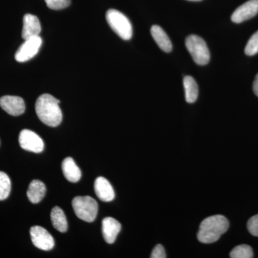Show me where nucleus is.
Wrapping results in <instances>:
<instances>
[{
	"instance_id": "nucleus-11",
	"label": "nucleus",
	"mask_w": 258,
	"mask_h": 258,
	"mask_svg": "<svg viewBox=\"0 0 258 258\" xmlns=\"http://www.w3.org/2000/svg\"><path fill=\"white\" fill-rule=\"evenodd\" d=\"M121 230L119 222L112 217H106L102 221V232L103 238L108 244H113Z\"/></svg>"
},
{
	"instance_id": "nucleus-18",
	"label": "nucleus",
	"mask_w": 258,
	"mask_h": 258,
	"mask_svg": "<svg viewBox=\"0 0 258 258\" xmlns=\"http://www.w3.org/2000/svg\"><path fill=\"white\" fill-rule=\"evenodd\" d=\"M185 91V99L187 103H193L197 101L199 95L198 83L191 76H185L183 82Z\"/></svg>"
},
{
	"instance_id": "nucleus-5",
	"label": "nucleus",
	"mask_w": 258,
	"mask_h": 258,
	"mask_svg": "<svg viewBox=\"0 0 258 258\" xmlns=\"http://www.w3.org/2000/svg\"><path fill=\"white\" fill-rule=\"evenodd\" d=\"M186 48L194 61L199 66H205L209 63L210 60V52L206 42L202 37L198 35H189L185 41Z\"/></svg>"
},
{
	"instance_id": "nucleus-4",
	"label": "nucleus",
	"mask_w": 258,
	"mask_h": 258,
	"mask_svg": "<svg viewBox=\"0 0 258 258\" xmlns=\"http://www.w3.org/2000/svg\"><path fill=\"white\" fill-rule=\"evenodd\" d=\"M73 208L76 216L83 221L92 222L98 214V203L89 196L76 197L72 202Z\"/></svg>"
},
{
	"instance_id": "nucleus-3",
	"label": "nucleus",
	"mask_w": 258,
	"mask_h": 258,
	"mask_svg": "<svg viewBox=\"0 0 258 258\" xmlns=\"http://www.w3.org/2000/svg\"><path fill=\"white\" fill-rule=\"evenodd\" d=\"M107 23L113 32L124 40H129L133 35L131 22L123 13L116 10H109L106 13Z\"/></svg>"
},
{
	"instance_id": "nucleus-2",
	"label": "nucleus",
	"mask_w": 258,
	"mask_h": 258,
	"mask_svg": "<svg viewBox=\"0 0 258 258\" xmlns=\"http://www.w3.org/2000/svg\"><path fill=\"white\" fill-rule=\"evenodd\" d=\"M229 222L225 217L222 215L209 217L200 224L198 240L202 243H213L227 232Z\"/></svg>"
},
{
	"instance_id": "nucleus-22",
	"label": "nucleus",
	"mask_w": 258,
	"mask_h": 258,
	"mask_svg": "<svg viewBox=\"0 0 258 258\" xmlns=\"http://www.w3.org/2000/svg\"><path fill=\"white\" fill-rule=\"evenodd\" d=\"M71 0H45L47 6L53 10L64 9L71 5Z\"/></svg>"
},
{
	"instance_id": "nucleus-17",
	"label": "nucleus",
	"mask_w": 258,
	"mask_h": 258,
	"mask_svg": "<svg viewBox=\"0 0 258 258\" xmlns=\"http://www.w3.org/2000/svg\"><path fill=\"white\" fill-rule=\"evenodd\" d=\"M50 219L52 225L56 230L60 232H66L67 231V219L62 209L59 207L52 208L50 213Z\"/></svg>"
},
{
	"instance_id": "nucleus-16",
	"label": "nucleus",
	"mask_w": 258,
	"mask_h": 258,
	"mask_svg": "<svg viewBox=\"0 0 258 258\" xmlns=\"http://www.w3.org/2000/svg\"><path fill=\"white\" fill-rule=\"evenodd\" d=\"M46 192V186L40 180H32L29 185L27 196L30 203L37 204L45 197Z\"/></svg>"
},
{
	"instance_id": "nucleus-9",
	"label": "nucleus",
	"mask_w": 258,
	"mask_h": 258,
	"mask_svg": "<svg viewBox=\"0 0 258 258\" xmlns=\"http://www.w3.org/2000/svg\"><path fill=\"white\" fill-rule=\"evenodd\" d=\"M258 13V0H249L235 10L231 17L233 23L239 24L254 18Z\"/></svg>"
},
{
	"instance_id": "nucleus-12",
	"label": "nucleus",
	"mask_w": 258,
	"mask_h": 258,
	"mask_svg": "<svg viewBox=\"0 0 258 258\" xmlns=\"http://www.w3.org/2000/svg\"><path fill=\"white\" fill-rule=\"evenodd\" d=\"M95 192L101 201L105 203L111 202L115 198L114 190L111 183L103 176H99L95 181Z\"/></svg>"
},
{
	"instance_id": "nucleus-25",
	"label": "nucleus",
	"mask_w": 258,
	"mask_h": 258,
	"mask_svg": "<svg viewBox=\"0 0 258 258\" xmlns=\"http://www.w3.org/2000/svg\"><path fill=\"white\" fill-rule=\"evenodd\" d=\"M253 91L256 96H258V74L256 76L253 83Z\"/></svg>"
},
{
	"instance_id": "nucleus-8",
	"label": "nucleus",
	"mask_w": 258,
	"mask_h": 258,
	"mask_svg": "<svg viewBox=\"0 0 258 258\" xmlns=\"http://www.w3.org/2000/svg\"><path fill=\"white\" fill-rule=\"evenodd\" d=\"M30 236L32 243L35 247L42 250H50L55 245L52 236L40 226H34L30 229Z\"/></svg>"
},
{
	"instance_id": "nucleus-13",
	"label": "nucleus",
	"mask_w": 258,
	"mask_h": 258,
	"mask_svg": "<svg viewBox=\"0 0 258 258\" xmlns=\"http://www.w3.org/2000/svg\"><path fill=\"white\" fill-rule=\"evenodd\" d=\"M41 25L38 18L35 15L27 14L24 16L22 37L26 40L32 37L40 36Z\"/></svg>"
},
{
	"instance_id": "nucleus-19",
	"label": "nucleus",
	"mask_w": 258,
	"mask_h": 258,
	"mask_svg": "<svg viewBox=\"0 0 258 258\" xmlns=\"http://www.w3.org/2000/svg\"><path fill=\"white\" fill-rule=\"evenodd\" d=\"M11 191V181L8 174L0 171V201L6 200Z\"/></svg>"
},
{
	"instance_id": "nucleus-23",
	"label": "nucleus",
	"mask_w": 258,
	"mask_h": 258,
	"mask_svg": "<svg viewBox=\"0 0 258 258\" xmlns=\"http://www.w3.org/2000/svg\"><path fill=\"white\" fill-rule=\"evenodd\" d=\"M247 229L251 235L258 237V215L249 219L247 222Z\"/></svg>"
},
{
	"instance_id": "nucleus-20",
	"label": "nucleus",
	"mask_w": 258,
	"mask_h": 258,
	"mask_svg": "<svg viewBox=\"0 0 258 258\" xmlns=\"http://www.w3.org/2000/svg\"><path fill=\"white\" fill-rule=\"evenodd\" d=\"M253 256L252 247L247 244L237 246L230 252L232 258H252Z\"/></svg>"
},
{
	"instance_id": "nucleus-1",
	"label": "nucleus",
	"mask_w": 258,
	"mask_h": 258,
	"mask_svg": "<svg viewBox=\"0 0 258 258\" xmlns=\"http://www.w3.org/2000/svg\"><path fill=\"white\" fill-rule=\"evenodd\" d=\"M60 101L50 94H42L37 98L35 111L39 119L44 124L56 127L60 124L62 113L60 106Z\"/></svg>"
},
{
	"instance_id": "nucleus-7",
	"label": "nucleus",
	"mask_w": 258,
	"mask_h": 258,
	"mask_svg": "<svg viewBox=\"0 0 258 258\" xmlns=\"http://www.w3.org/2000/svg\"><path fill=\"white\" fill-rule=\"evenodd\" d=\"M19 143L24 150L34 153L42 152L45 147L42 139L36 133L28 129H24L20 132Z\"/></svg>"
},
{
	"instance_id": "nucleus-15",
	"label": "nucleus",
	"mask_w": 258,
	"mask_h": 258,
	"mask_svg": "<svg viewBox=\"0 0 258 258\" xmlns=\"http://www.w3.org/2000/svg\"><path fill=\"white\" fill-rule=\"evenodd\" d=\"M151 34L159 48L165 52H171L172 50V44L170 39L160 26L153 25L151 28Z\"/></svg>"
},
{
	"instance_id": "nucleus-21",
	"label": "nucleus",
	"mask_w": 258,
	"mask_h": 258,
	"mask_svg": "<svg viewBox=\"0 0 258 258\" xmlns=\"http://www.w3.org/2000/svg\"><path fill=\"white\" fill-rule=\"evenodd\" d=\"M246 55L252 56L258 53V31L249 38L244 49Z\"/></svg>"
},
{
	"instance_id": "nucleus-6",
	"label": "nucleus",
	"mask_w": 258,
	"mask_h": 258,
	"mask_svg": "<svg viewBox=\"0 0 258 258\" xmlns=\"http://www.w3.org/2000/svg\"><path fill=\"white\" fill-rule=\"evenodd\" d=\"M42 40L40 36L32 37L25 40L15 53V60L19 62H25L35 57L41 47Z\"/></svg>"
},
{
	"instance_id": "nucleus-26",
	"label": "nucleus",
	"mask_w": 258,
	"mask_h": 258,
	"mask_svg": "<svg viewBox=\"0 0 258 258\" xmlns=\"http://www.w3.org/2000/svg\"><path fill=\"white\" fill-rule=\"evenodd\" d=\"M188 1L199 2V1H202V0H188Z\"/></svg>"
},
{
	"instance_id": "nucleus-24",
	"label": "nucleus",
	"mask_w": 258,
	"mask_h": 258,
	"mask_svg": "<svg viewBox=\"0 0 258 258\" xmlns=\"http://www.w3.org/2000/svg\"><path fill=\"white\" fill-rule=\"evenodd\" d=\"M152 258H165L166 257L165 250L161 244H157L152 252Z\"/></svg>"
},
{
	"instance_id": "nucleus-10",
	"label": "nucleus",
	"mask_w": 258,
	"mask_h": 258,
	"mask_svg": "<svg viewBox=\"0 0 258 258\" xmlns=\"http://www.w3.org/2000/svg\"><path fill=\"white\" fill-rule=\"evenodd\" d=\"M0 106L8 114L18 116L25 111V103L23 98L18 96H5L0 98Z\"/></svg>"
},
{
	"instance_id": "nucleus-14",
	"label": "nucleus",
	"mask_w": 258,
	"mask_h": 258,
	"mask_svg": "<svg viewBox=\"0 0 258 258\" xmlns=\"http://www.w3.org/2000/svg\"><path fill=\"white\" fill-rule=\"evenodd\" d=\"M62 171L64 177L71 182H78L81 179V169L71 157L66 158L62 161Z\"/></svg>"
}]
</instances>
